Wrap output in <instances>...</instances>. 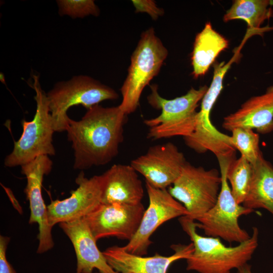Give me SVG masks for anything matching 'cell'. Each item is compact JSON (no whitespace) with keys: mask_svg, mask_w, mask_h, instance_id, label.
Instances as JSON below:
<instances>
[{"mask_svg":"<svg viewBox=\"0 0 273 273\" xmlns=\"http://www.w3.org/2000/svg\"><path fill=\"white\" fill-rule=\"evenodd\" d=\"M126 119L119 106L99 104L87 110L80 120L70 118L66 131L74 151V168L84 170L111 162L123 140Z\"/></svg>","mask_w":273,"mask_h":273,"instance_id":"obj_1","label":"cell"},{"mask_svg":"<svg viewBox=\"0 0 273 273\" xmlns=\"http://www.w3.org/2000/svg\"><path fill=\"white\" fill-rule=\"evenodd\" d=\"M183 230L189 236L194 251L187 259V270L199 273H231L247 263L258 246L259 231L253 227L251 237L232 247L224 245L220 238L203 236L197 232L195 220L188 216L178 219Z\"/></svg>","mask_w":273,"mask_h":273,"instance_id":"obj_2","label":"cell"},{"mask_svg":"<svg viewBox=\"0 0 273 273\" xmlns=\"http://www.w3.org/2000/svg\"><path fill=\"white\" fill-rule=\"evenodd\" d=\"M208 87L198 89L192 87L186 94L173 99L162 97L156 84L151 85V93L147 97L148 103L154 108L161 110L156 117L145 119L148 127L147 138L152 140L176 136L187 137L193 133L198 112L196 109Z\"/></svg>","mask_w":273,"mask_h":273,"instance_id":"obj_3","label":"cell"},{"mask_svg":"<svg viewBox=\"0 0 273 273\" xmlns=\"http://www.w3.org/2000/svg\"><path fill=\"white\" fill-rule=\"evenodd\" d=\"M168 54L167 49L153 27L141 34L120 89L122 99L119 106L125 114L136 110L143 89L158 75Z\"/></svg>","mask_w":273,"mask_h":273,"instance_id":"obj_4","label":"cell"},{"mask_svg":"<svg viewBox=\"0 0 273 273\" xmlns=\"http://www.w3.org/2000/svg\"><path fill=\"white\" fill-rule=\"evenodd\" d=\"M33 79L31 86L35 92V114L31 121H22V133L18 141L14 142L13 151L5 159L7 167L21 166L39 156H53L56 153L53 144L55 131L47 94L41 88L39 76L33 75Z\"/></svg>","mask_w":273,"mask_h":273,"instance_id":"obj_5","label":"cell"},{"mask_svg":"<svg viewBox=\"0 0 273 273\" xmlns=\"http://www.w3.org/2000/svg\"><path fill=\"white\" fill-rule=\"evenodd\" d=\"M55 132L66 131L72 106L81 105L87 110L105 100H114L118 94L112 88L86 75L59 82L47 94Z\"/></svg>","mask_w":273,"mask_h":273,"instance_id":"obj_6","label":"cell"},{"mask_svg":"<svg viewBox=\"0 0 273 273\" xmlns=\"http://www.w3.org/2000/svg\"><path fill=\"white\" fill-rule=\"evenodd\" d=\"M221 177V185L215 205L195 221L197 228L202 229L206 236L221 238L232 244L248 240L251 236L241 228L239 218L250 214L254 210L238 204L232 195L226 177L230 160L217 159Z\"/></svg>","mask_w":273,"mask_h":273,"instance_id":"obj_7","label":"cell"},{"mask_svg":"<svg viewBox=\"0 0 273 273\" xmlns=\"http://www.w3.org/2000/svg\"><path fill=\"white\" fill-rule=\"evenodd\" d=\"M221 185L220 172L217 169L206 170L187 161L168 191L185 207L188 216L195 220L215 205Z\"/></svg>","mask_w":273,"mask_h":273,"instance_id":"obj_8","label":"cell"},{"mask_svg":"<svg viewBox=\"0 0 273 273\" xmlns=\"http://www.w3.org/2000/svg\"><path fill=\"white\" fill-rule=\"evenodd\" d=\"M149 205L143 214L140 226L128 243L122 246L126 251L144 256L152 242L154 232L163 223L176 217L189 215V212L167 189H159L146 183Z\"/></svg>","mask_w":273,"mask_h":273,"instance_id":"obj_9","label":"cell"},{"mask_svg":"<svg viewBox=\"0 0 273 273\" xmlns=\"http://www.w3.org/2000/svg\"><path fill=\"white\" fill-rule=\"evenodd\" d=\"M145 210L142 203L134 205L101 203L83 218L97 241L115 237L129 241L135 234Z\"/></svg>","mask_w":273,"mask_h":273,"instance_id":"obj_10","label":"cell"},{"mask_svg":"<svg viewBox=\"0 0 273 273\" xmlns=\"http://www.w3.org/2000/svg\"><path fill=\"white\" fill-rule=\"evenodd\" d=\"M186 162L178 148L167 142L150 147L130 165L145 177L146 183L157 189H166L179 177Z\"/></svg>","mask_w":273,"mask_h":273,"instance_id":"obj_11","label":"cell"},{"mask_svg":"<svg viewBox=\"0 0 273 273\" xmlns=\"http://www.w3.org/2000/svg\"><path fill=\"white\" fill-rule=\"evenodd\" d=\"M53 162L48 155H40L32 161L23 165L22 174L25 175L27 184L25 189L30 209L29 223L38 225L37 253L41 254L54 246L47 214V206L44 204L41 193L43 176L51 171Z\"/></svg>","mask_w":273,"mask_h":273,"instance_id":"obj_12","label":"cell"},{"mask_svg":"<svg viewBox=\"0 0 273 273\" xmlns=\"http://www.w3.org/2000/svg\"><path fill=\"white\" fill-rule=\"evenodd\" d=\"M75 182L78 187L69 197L52 201L47 206L48 222L52 228L57 223L83 218L102 203V175L87 178L81 172Z\"/></svg>","mask_w":273,"mask_h":273,"instance_id":"obj_13","label":"cell"},{"mask_svg":"<svg viewBox=\"0 0 273 273\" xmlns=\"http://www.w3.org/2000/svg\"><path fill=\"white\" fill-rule=\"evenodd\" d=\"M174 254L168 256L156 253L145 257L130 253L123 247L114 246L103 252L108 263L119 273H167L169 266L174 261L188 259L194 251L192 243L189 245L171 246Z\"/></svg>","mask_w":273,"mask_h":273,"instance_id":"obj_14","label":"cell"},{"mask_svg":"<svg viewBox=\"0 0 273 273\" xmlns=\"http://www.w3.org/2000/svg\"><path fill=\"white\" fill-rule=\"evenodd\" d=\"M60 228L71 241L76 256V273H119L108 263L98 248L97 240L83 218L59 223Z\"/></svg>","mask_w":273,"mask_h":273,"instance_id":"obj_15","label":"cell"},{"mask_svg":"<svg viewBox=\"0 0 273 273\" xmlns=\"http://www.w3.org/2000/svg\"><path fill=\"white\" fill-rule=\"evenodd\" d=\"M101 175L102 204L134 205L142 203L143 184L138 172L130 164H114Z\"/></svg>","mask_w":273,"mask_h":273,"instance_id":"obj_16","label":"cell"},{"mask_svg":"<svg viewBox=\"0 0 273 273\" xmlns=\"http://www.w3.org/2000/svg\"><path fill=\"white\" fill-rule=\"evenodd\" d=\"M222 126L231 131L238 127H247L262 134L272 132L273 85L268 87L264 93L250 98L238 110L226 116Z\"/></svg>","mask_w":273,"mask_h":273,"instance_id":"obj_17","label":"cell"},{"mask_svg":"<svg viewBox=\"0 0 273 273\" xmlns=\"http://www.w3.org/2000/svg\"><path fill=\"white\" fill-rule=\"evenodd\" d=\"M228 46V40L212 28L210 22H207L196 35L193 45L191 61L194 77L204 75Z\"/></svg>","mask_w":273,"mask_h":273,"instance_id":"obj_18","label":"cell"},{"mask_svg":"<svg viewBox=\"0 0 273 273\" xmlns=\"http://www.w3.org/2000/svg\"><path fill=\"white\" fill-rule=\"evenodd\" d=\"M242 205L252 210L263 208L273 215V166L263 155L252 165L250 188Z\"/></svg>","mask_w":273,"mask_h":273,"instance_id":"obj_19","label":"cell"},{"mask_svg":"<svg viewBox=\"0 0 273 273\" xmlns=\"http://www.w3.org/2000/svg\"><path fill=\"white\" fill-rule=\"evenodd\" d=\"M272 0H235L226 11L223 20H243L247 24L251 34L262 35L272 29L271 27H261L266 20L273 16Z\"/></svg>","mask_w":273,"mask_h":273,"instance_id":"obj_20","label":"cell"},{"mask_svg":"<svg viewBox=\"0 0 273 273\" xmlns=\"http://www.w3.org/2000/svg\"><path fill=\"white\" fill-rule=\"evenodd\" d=\"M252 173V165L240 157L232 161L228 167L226 177L236 202L243 204L249 192Z\"/></svg>","mask_w":273,"mask_h":273,"instance_id":"obj_21","label":"cell"},{"mask_svg":"<svg viewBox=\"0 0 273 273\" xmlns=\"http://www.w3.org/2000/svg\"><path fill=\"white\" fill-rule=\"evenodd\" d=\"M230 142L232 146L238 150L241 156L252 165L262 156L259 148V135L253 129L247 127H238L232 131Z\"/></svg>","mask_w":273,"mask_h":273,"instance_id":"obj_22","label":"cell"},{"mask_svg":"<svg viewBox=\"0 0 273 273\" xmlns=\"http://www.w3.org/2000/svg\"><path fill=\"white\" fill-rule=\"evenodd\" d=\"M57 2L60 15H66L76 18L88 15L98 16L100 14V9L93 0H60Z\"/></svg>","mask_w":273,"mask_h":273,"instance_id":"obj_23","label":"cell"},{"mask_svg":"<svg viewBox=\"0 0 273 273\" xmlns=\"http://www.w3.org/2000/svg\"><path fill=\"white\" fill-rule=\"evenodd\" d=\"M136 13H146L154 20L164 15V11L152 0H132Z\"/></svg>","mask_w":273,"mask_h":273,"instance_id":"obj_24","label":"cell"},{"mask_svg":"<svg viewBox=\"0 0 273 273\" xmlns=\"http://www.w3.org/2000/svg\"><path fill=\"white\" fill-rule=\"evenodd\" d=\"M10 238L0 236V273H17L7 258V249Z\"/></svg>","mask_w":273,"mask_h":273,"instance_id":"obj_25","label":"cell"},{"mask_svg":"<svg viewBox=\"0 0 273 273\" xmlns=\"http://www.w3.org/2000/svg\"><path fill=\"white\" fill-rule=\"evenodd\" d=\"M237 273H252L251 266L246 263L237 269Z\"/></svg>","mask_w":273,"mask_h":273,"instance_id":"obj_26","label":"cell"},{"mask_svg":"<svg viewBox=\"0 0 273 273\" xmlns=\"http://www.w3.org/2000/svg\"><path fill=\"white\" fill-rule=\"evenodd\" d=\"M94 273H100V272H94Z\"/></svg>","mask_w":273,"mask_h":273,"instance_id":"obj_27","label":"cell"}]
</instances>
